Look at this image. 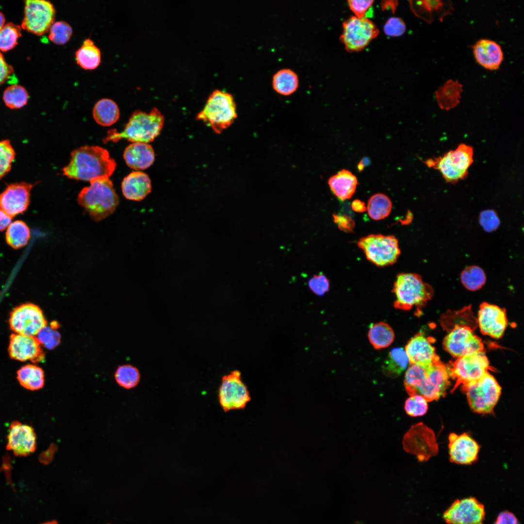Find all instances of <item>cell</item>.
Listing matches in <instances>:
<instances>
[{
	"label": "cell",
	"mask_w": 524,
	"mask_h": 524,
	"mask_svg": "<svg viewBox=\"0 0 524 524\" xmlns=\"http://www.w3.org/2000/svg\"><path fill=\"white\" fill-rule=\"evenodd\" d=\"M368 336L373 346L380 349L389 346L393 343L394 333L387 323L380 322L370 326Z\"/></svg>",
	"instance_id": "cell-34"
},
{
	"label": "cell",
	"mask_w": 524,
	"mask_h": 524,
	"mask_svg": "<svg viewBox=\"0 0 524 524\" xmlns=\"http://www.w3.org/2000/svg\"><path fill=\"white\" fill-rule=\"evenodd\" d=\"M351 206L352 210L357 213H363L366 211L365 203L359 199L354 200Z\"/></svg>",
	"instance_id": "cell-53"
},
{
	"label": "cell",
	"mask_w": 524,
	"mask_h": 524,
	"mask_svg": "<svg viewBox=\"0 0 524 524\" xmlns=\"http://www.w3.org/2000/svg\"><path fill=\"white\" fill-rule=\"evenodd\" d=\"M398 2L397 1H384L381 3V8L383 10H391L392 12H394Z\"/></svg>",
	"instance_id": "cell-54"
},
{
	"label": "cell",
	"mask_w": 524,
	"mask_h": 524,
	"mask_svg": "<svg viewBox=\"0 0 524 524\" xmlns=\"http://www.w3.org/2000/svg\"><path fill=\"white\" fill-rule=\"evenodd\" d=\"M444 349L457 358L483 351L484 345L480 337L470 327L455 326L443 341Z\"/></svg>",
	"instance_id": "cell-15"
},
{
	"label": "cell",
	"mask_w": 524,
	"mask_h": 524,
	"mask_svg": "<svg viewBox=\"0 0 524 524\" xmlns=\"http://www.w3.org/2000/svg\"><path fill=\"white\" fill-rule=\"evenodd\" d=\"M33 186L26 182L9 184L0 193V209L11 217L24 213L29 205Z\"/></svg>",
	"instance_id": "cell-18"
},
{
	"label": "cell",
	"mask_w": 524,
	"mask_h": 524,
	"mask_svg": "<svg viewBox=\"0 0 524 524\" xmlns=\"http://www.w3.org/2000/svg\"><path fill=\"white\" fill-rule=\"evenodd\" d=\"M21 35L19 26L12 23L5 24L0 30V50L7 51L13 49Z\"/></svg>",
	"instance_id": "cell-40"
},
{
	"label": "cell",
	"mask_w": 524,
	"mask_h": 524,
	"mask_svg": "<svg viewBox=\"0 0 524 524\" xmlns=\"http://www.w3.org/2000/svg\"><path fill=\"white\" fill-rule=\"evenodd\" d=\"M41 345L35 336L12 333L10 336L9 355L18 361L39 362L45 359Z\"/></svg>",
	"instance_id": "cell-20"
},
{
	"label": "cell",
	"mask_w": 524,
	"mask_h": 524,
	"mask_svg": "<svg viewBox=\"0 0 524 524\" xmlns=\"http://www.w3.org/2000/svg\"><path fill=\"white\" fill-rule=\"evenodd\" d=\"M373 2V0H350L348 1L350 9L354 13L355 16L359 18L366 17V14L371 7Z\"/></svg>",
	"instance_id": "cell-48"
},
{
	"label": "cell",
	"mask_w": 524,
	"mask_h": 524,
	"mask_svg": "<svg viewBox=\"0 0 524 524\" xmlns=\"http://www.w3.org/2000/svg\"><path fill=\"white\" fill-rule=\"evenodd\" d=\"M442 518L448 524H484V506L473 497L458 499L443 512Z\"/></svg>",
	"instance_id": "cell-16"
},
{
	"label": "cell",
	"mask_w": 524,
	"mask_h": 524,
	"mask_svg": "<svg viewBox=\"0 0 524 524\" xmlns=\"http://www.w3.org/2000/svg\"><path fill=\"white\" fill-rule=\"evenodd\" d=\"M328 184L333 194L343 201L350 198L355 193L358 180L350 171L342 169L329 179Z\"/></svg>",
	"instance_id": "cell-27"
},
{
	"label": "cell",
	"mask_w": 524,
	"mask_h": 524,
	"mask_svg": "<svg viewBox=\"0 0 524 524\" xmlns=\"http://www.w3.org/2000/svg\"><path fill=\"white\" fill-rule=\"evenodd\" d=\"M31 232L28 225L23 221L16 220L11 223L7 228L6 241L15 249L26 246L30 238Z\"/></svg>",
	"instance_id": "cell-35"
},
{
	"label": "cell",
	"mask_w": 524,
	"mask_h": 524,
	"mask_svg": "<svg viewBox=\"0 0 524 524\" xmlns=\"http://www.w3.org/2000/svg\"><path fill=\"white\" fill-rule=\"evenodd\" d=\"M55 9L52 3L45 0L25 1L22 28L33 34L41 35L49 31L54 22Z\"/></svg>",
	"instance_id": "cell-13"
},
{
	"label": "cell",
	"mask_w": 524,
	"mask_h": 524,
	"mask_svg": "<svg viewBox=\"0 0 524 524\" xmlns=\"http://www.w3.org/2000/svg\"><path fill=\"white\" fill-rule=\"evenodd\" d=\"M409 2L415 15L429 24L435 20L442 22L445 16L453 15L454 11L451 0H412Z\"/></svg>",
	"instance_id": "cell-23"
},
{
	"label": "cell",
	"mask_w": 524,
	"mask_h": 524,
	"mask_svg": "<svg viewBox=\"0 0 524 524\" xmlns=\"http://www.w3.org/2000/svg\"><path fill=\"white\" fill-rule=\"evenodd\" d=\"M299 80L297 74L292 70L284 68L278 71L273 76L272 86L278 94L289 96L298 88Z\"/></svg>",
	"instance_id": "cell-33"
},
{
	"label": "cell",
	"mask_w": 524,
	"mask_h": 524,
	"mask_svg": "<svg viewBox=\"0 0 524 524\" xmlns=\"http://www.w3.org/2000/svg\"><path fill=\"white\" fill-rule=\"evenodd\" d=\"M493 524H519L516 516L508 511L500 512Z\"/></svg>",
	"instance_id": "cell-51"
},
{
	"label": "cell",
	"mask_w": 524,
	"mask_h": 524,
	"mask_svg": "<svg viewBox=\"0 0 524 524\" xmlns=\"http://www.w3.org/2000/svg\"><path fill=\"white\" fill-rule=\"evenodd\" d=\"M70 162L63 168V175L69 179L89 181L101 177L109 178L116 163L105 148L84 146L73 150Z\"/></svg>",
	"instance_id": "cell-2"
},
{
	"label": "cell",
	"mask_w": 524,
	"mask_h": 524,
	"mask_svg": "<svg viewBox=\"0 0 524 524\" xmlns=\"http://www.w3.org/2000/svg\"><path fill=\"white\" fill-rule=\"evenodd\" d=\"M164 116L157 108L147 113L139 110L131 115L128 122L121 131L111 130L103 141L117 142L125 139L132 143H148L160 133L164 124Z\"/></svg>",
	"instance_id": "cell-3"
},
{
	"label": "cell",
	"mask_w": 524,
	"mask_h": 524,
	"mask_svg": "<svg viewBox=\"0 0 524 524\" xmlns=\"http://www.w3.org/2000/svg\"><path fill=\"white\" fill-rule=\"evenodd\" d=\"M333 218L339 229L346 232H353L355 222L351 217L344 214L334 213Z\"/></svg>",
	"instance_id": "cell-49"
},
{
	"label": "cell",
	"mask_w": 524,
	"mask_h": 524,
	"mask_svg": "<svg viewBox=\"0 0 524 524\" xmlns=\"http://www.w3.org/2000/svg\"><path fill=\"white\" fill-rule=\"evenodd\" d=\"M121 188L123 195L126 199L139 201L150 193L151 180L145 173L133 171L123 179Z\"/></svg>",
	"instance_id": "cell-25"
},
{
	"label": "cell",
	"mask_w": 524,
	"mask_h": 524,
	"mask_svg": "<svg viewBox=\"0 0 524 524\" xmlns=\"http://www.w3.org/2000/svg\"><path fill=\"white\" fill-rule=\"evenodd\" d=\"M477 322L481 332L494 339L501 338L508 326L505 310L487 302L480 305Z\"/></svg>",
	"instance_id": "cell-19"
},
{
	"label": "cell",
	"mask_w": 524,
	"mask_h": 524,
	"mask_svg": "<svg viewBox=\"0 0 524 524\" xmlns=\"http://www.w3.org/2000/svg\"><path fill=\"white\" fill-rule=\"evenodd\" d=\"M392 209L390 198L385 194L378 193L372 196L367 203L366 210L369 216L375 220L387 217Z\"/></svg>",
	"instance_id": "cell-36"
},
{
	"label": "cell",
	"mask_w": 524,
	"mask_h": 524,
	"mask_svg": "<svg viewBox=\"0 0 524 524\" xmlns=\"http://www.w3.org/2000/svg\"><path fill=\"white\" fill-rule=\"evenodd\" d=\"M36 338L41 345L49 350L53 349L58 346L61 339L59 333L48 326L39 332Z\"/></svg>",
	"instance_id": "cell-44"
},
{
	"label": "cell",
	"mask_w": 524,
	"mask_h": 524,
	"mask_svg": "<svg viewBox=\"0 0 524 524\" xmlns=\"http://www.w3.org/2000/svg\"><path fill=\"white\" fill-rule=\"evenodd\" d=\"M378 33L375 24L368 17L352 16L343 22L340 40L348 52H358L376 38Z\"/></svg>",
	"instance_id": "cell-10"
},
{
	"label": "cell",
	"mask_w": 524,
	"mask_h": 524,
	"mask_svg": "<svg viewBox=\"0 0 524 524\" xmlns=\"http://www.w3.org/2000/svg\"><path fill=\"white\" fill-rule=\"evenodd\" d=\"M393 292L395 296L394 307L404 311L425 306L433 295L431 286L425 282L420 275L413 273L399 274Z\"/></svg>",
	"instance_id": "cell-6"
},
{
	"label": "cell",
	"mask_w": 524,
	"mask_h": 524,
	"mask_svg": "<svg viewBox=\"0 0 524 524\" xmlns=\"http://www.w3.org/2000/svg\"><path fill=\"white\" fill-rule=\"evenodd\" d=\"M42 524H58L57 522L55 521H52L48 522L43 523Z\"/></svg>",
	"instance_id": "cell-56"
},
{
	"label": "cell",
	"mask_w": 524,
	"mask_h": 524,
	"mask_svg": "<svg viewBox=\"0 0 524 524\" xmlns=\"http://www.w3.org/2000/svg\"><path fill=\"white\" fill-rule=\"evenodd\" d=\"M404 409L407 414L410 416H422L427 411V401L420 395H411L406 400Z\"/></svg>",
	"instance_id": "cell-43"
},
{
	"label": "cell",
	"mask_w": 524,
	"mask_h": 524,
	"mask_svg": "<svg viewBox=\"0 0 524 524\" xmlns=\"http://www.w3.org/2000/svg\"><path fill=\"white\" fill-rule=\"evenodd\" d=\"M385 34L391 37H397L403 35L406 30V26L404 21L397 17L389 18L384 26Z\"/></svg>",
	"instance_id": "cell-46"
},
{
	"label": "cell",
	"mask_w": 524,
	"mask_h": 524,
	"mask_svg": "<svg viewBox=\"0 0 524 524\" xmlns=\"http://www.w3.org/2000/svg\"><path fill=\"white\" fill-rule=\"evenodd\" d=\"M4 25L5 18L3 15L0 12V30L2 29V28L4 26Z\"/></svg>",
	"instance_id": "cell-55"
},
{
	"label": "cell",
	"mask_w": 524,
	"mask_h": 524,
	"mask_svg": "<svg viewBox=\"0 0 524 524\" xmlns=\"http://www.w3.org/2000/svg\"><path fill=\"white\" fill-rule=\"evenodd\" d=\"M77 64L85 70L97 68L101 62V52L99 48L90 38L85 39L75 52Z\"/></svg>",
	"instance_id": "cell-29"
},
{
	"label": "cell",
	"mask_w": 524,
	"mask_h": 524,
	"mask_svg": "<svg viewBox=\"0 0 524 524\" xmlns=\"http://www.w3.org/2000/svg\"><path fill=\"white\" fill-rule=\"evenodd\" d=\"M473 147L460 144L442 156L423 161L428 167L439 170L447 182L455 184L465 179L474 162Z\"/></svg>",
	"instance_id": "cell-7"
},
{
	"label": "cell",
	"mask_w": 524,
	"mask_h": 524,
	"mask_svg": "<svg viewBox=\"0 0 524 524\" xmlns=\"http://www.w3.org/2000/svg\"><path fill=\"white\" fill-rule=\"evenodd\" d=\"M241 375L240 371L234 370L222 377L218 397L225 412L243 409L250 401L249 391Z\"/></svg>",
	"instance_id": "cell-12"
},
{
	"label": "cell",
	"mask_w": 524,
	"mask_h": 524,
	"mask_svg": "<svg viewBox=\"0 0 524 524\" xmlns=\"http://www.w3.org/2000/svg\"><path fill=\"white\" fill-rule=\"evenodd\" d=\"M237 116L233 96L216 89L209 95L203 109L197 114L196 119L202 121L215 133L220 134L234 122Z\"/></svg>",
	"instance_id": "cell-5"
},
{
	"label": "cell",
	"mask_w": 524,
	"mask_h": 524,
	"mask_svg": "<svg viewBox=\"0 0 524 524\" xmlns=\"http://www.w3.org/2000/svg\"><path fill=\"white\" fill-rule=\"evenodd\" d=\"M450 377L449 367L439 360L426 366L410 364L404 383L409 395H420L431 402L445 394Z\"/></svg>",
	"instance_id": "cell-1"
},
{
	"label": "cell",
	"mask_w": 524,
	"mask_h": 524,
	"mask_svg": "<svg viewBox=\"0 0 524 524\" xmlns=\"http://www.w3.org/2000/svg\"><path fill=\"white\" fill-rule=\"evenodd\" d=\"M90 183L80 192L77 201L94 221L98 222L114 212L119 198L109 178H98Z\"/></svg>",
	"instance_id": "cell-4"
},
{
	"label": "cell",
	"mask_w": 524,
	"mask_h": 524,
	"mask_svg": "<svg viewBox=\"0 0 524 524\" xmlns=\"http://www.w3.org/2000/svg\"><path fill=\"white\" fill-rule=\"evenodd\" d=\"M12 67L5 61L0 52V85L4 83L13 74Z\"/></svg>",
	"instance_id": "cell-50"
},
{
	"label": "cell",
	"mask_w": 524,
	"mask_h": 524,
	"mask_svg": "<svg viewBox=\"0 0 524 524\" xmlns=\"http://www.w3.org/2000/svg\"><path fill=\"white\" fill-rule=\"evenodd\" d=\"M471 47L475 59L479 65L490 70L499 69L504 56L502 48L497 42L482 38Z\"/></svg>",
	"instance_id": "cell-24"
},
{
	"label": "cell",
	"mask_w": 524,
	"mask_h": 524,
	"mask_svg": "<svg viewBox=\"0 0 524 524\" xmlns=\"http://www.w3.org/2000/svg\"><path fill=\"white\" fill-rule=\"evenodd\" d=\"M462 284L469 290L475 291L480 289L485 283L486 277L484 270L480 267L472 265L466 267L461 273Z\"/></svg>",
	"instance_id": "cell-37"
},
{
	"label": "cell",
	"mask_w": 524,
	"mask_h": 524,
	"mask_svg": "<svg viewBox=\"0 0 524 524\" xmlns=\"http://www.w3.org/2000/svg\"><path fill=\"white\" fill-rule=\"evenodd\" d=\"M462 390L466 393L471 409L480 414L492 413L501 394V386L489 372Z\"/></svg>",
	"instance_id": "cell-8"
},
{
	"label": "cell",
	"mask_w": 524,
	"mask_h": 524,
	"mask_svg": "<svg viewBox=\"0 0 524 524\" xmlns=\"http://www.w3.org/2000/svg\"><path fill=\"white\" fill-rule=\"evenodd\" d=\"M115 379L121 387L130 389L136 387L138 384L140 375L139 370L131 365H123L119 366L115 374Z\"/></svg>",
	"instance_id": "cell-39"
},
{
	"label": "cell",
	"mask_w": 524,
	"mask_h": 524,
	"mask_svg": "<svg viewBox=\"0 0 524 524\" xmlns=\"http://www.w3.org/2000/svg\"><path fill=\"white\" fill-rule=\"evenodd\" d=\"M309 287L315 295H323L329 289V282L322 273L314 275L308 282Z\"/></svg>",
	"instance_id": "cell-47"
},
{
	"label": "cell",
	"mask_w": 524,
	"mask_h": 524,
	"mask_svg": "<svg viewBox=\"0 0 524 524\" xmlns=\"http://www.w3.org/2000/svg\"><path fill=\"white\" fill-rule=\"evenodd\" d=\"M432 343L430 338L422 333L412 337L405 348L409 363L426 366L439 360Z\"/></svg>",
	"instance_id": "cell-22"
},
{
	"label": "cell",
	"mask_w": 524,
	"mask_h": 524,
	"mask_svg": "<svg viewBox=\"0 0 524 524\" xmlns=\"http://www.w3.org/2000/svg\"><path fill=\"white\" fill-rule=\"evenodd\" d=\"M16 153L9 140L0 141V180L10 171Z\"/></svg>",
	"instance_id": "cell-42"
},
{
	"label": "cell",
	"mask_w": 524,
	"mask_h": 524,
	"mask_svg": "<svg viewBox=\"0 0 524 524\" xmlns=\"http://www.w3.org/2000/svg\"><path fill=\"white\" fill-rule=\"evenodd\" d=\"M449 368L450 377L456 380L452 392L479 379L491 369L484 351L457 358Z\"/></svg>",
	"instance_id": "cell-11"
},
{
	"label": "cell",
	"mask_w": 524,
	"mask_h": 524,
	"mask_svg": "<svg viewBox=\"0 0 524 524\" xmlns=\"http://www.w3.org/2000/svg\"><path fill=\"white\" fill-rule=\"evenodd\" d=\"M10 328L15 333L35 336L45 327L47 321L42 310L33 303L22 304L10 313Z\"/></svg>",
	"instance_id": "cell-14"
},
{
	"label": "cell",
	"mask_w": 524,
	"mask_h": 524,
	"mask_svg": "<svg viewBox=\"0 0 524 524\" xmlns=\"http://www.w3.org/2000/svg\"><path fill=\"white\" fill-rule=\"evenodd\" d=\"M119 109L113 100L103 98L98 101L93 109V116L96 122L103 126H110L119 117Z\"/></svg>",
	"instance_id": "cell-31"
},
{
	"label": "cell",
	"mask_w": 524,
	"mask_h": 524,
	"mask_svg": "<svg viewBox=\"0 0 524 524\" xmlns=\"http://www.w3.org/2000/svg\"><path fill=\"white\" fill-rule=\"evenodd\" d=\"M357 245L367 259L379 267L394 264L400 254L398 240L392 235L369 234L360 238Z\"/></svg>",
	"instance_id": "cell-9"
},
{
	"label": "cell",
	"mask_w": 524,
	"mask_h": 524,
	"mask_svg": "<svg viewBox=\"0 0 524 524\" xmlns=\"http://www.w3.org/2000/svg\"><path fill=\"white\" fill-rule=\"evenodd\" d=\"M125 161L131 168L139 171L149 167L155 160L152 146L147 143H132L125 149Z\"/></svg>",
	"instance_id": "cell-26"
},
{
	"label": "cell",
	"mask_w": 524,
	"mask_h": 524,
	"mask_svg": "<svg viewBox=\"0 0 524 524\" xmlns=\"http://www.w3.org/2000/svg\"><path fill=\"white\" fill-rule=\"evenodd\" d=\"M28 93L22 86L13 84L8 87L3 94V99L6 106L12 109H19L26 105Z\"/></svg>",
	"instance_id": "cell-38"
},
{
	"label": "cell",
	"mask_w": 524,
	"mask_h": 524,
	"mask_svg": "<svg viewBox=\"0 0 524 524\" xmlns=\"http://www.w3.org/2000/svg\"><path fill=\"white\" fill-rule=\"evenodd\" d=\"M12 217L0 209V231L5 230L11 224Z\"/></svg>",
	"instance_id": "cell-52"
},
{
	"label": "cell",
	"mask_w": 524,
	"mask_h": 524,
	"mask_svg": "<svg viewBox=\"0 0 524 524\" xmlns=\"http://www.w3.org/2000/svg\"><path fill=\"white\" fill-rule=\"evenodd\" d=\"M479 223L483 229L488 232L496 230L500 224L498 216L492 210H486L481 212Z\"/></svg>",
	"instance_id": "cell-45"
},
{
	"label": "cell",
	"mask_w": 524,
	"mask_h": 524,
	"mask_svg": "<svg viewBox=\"0 0 524 524\" xmlns=\"http://www.w3.org/2000/svg\"><path fill=\"white\" fill-rule=\"evenodd\" d=\"M409 360L405 349L394 348L390 351L384 361L382 370L386 376L395 378L409 367Z\"/></svg>",
	"instance_id": "cell-30"
},
{
	"label": "cell",
	"mask_w": 524,
	"mask_h": 524,
	"mask_svg": "<svg viewBox=\"0 0 524 524\" xmlns=\"http://www.w3.org/2000/svg\"><path fill=\"white\" fill-rule=\"evenodd\" d=\"M49 31V40L55 44L58 45L66 43L70 39L73 33L71 26L64 21L54 22Z\"/></svg>",
	"instance_id": "cell-41"
},
{
	"label": "cell",
	"mask_w": 524,
	"mask_h": 524,
	"mask_svg": "<svg viewBox=\"0 0 524 524\" xmlns=\"http://www.w3.org/2000/svg\"><path fill=\"white\" fill-rule=\"evenodd\" d=\"M6 448L16 457H26L36 448V435L33 428L27 424L14 421L10 425Z\"/></svg>",
	"instance_id": "cell-17"
},
{
	"label": "cell",
	"mask_w": 524,
	"mask_h": 524,
	"mask_svg": "<svg viewBox=\"0 0 524 524\" xmlns=\"http://www.w3.org/2000/svg\"><path fill=\"white\" fill-rule=\"evenodd\" d=\"M16 378L19 384L29 390H38L44 385V372L41 367L34 364L21 367L17 372Z\"/></svg>",
	"instance_id": "cell-32"
},
{
	"label": "cell",
	"mask_w": 524,
	"mask_h": 524,
	"mask_svg": "<svg viewBox=\"0 0 524 524\" xmlns=\"http://www.w3.org/2000/svg\"><path fill=\"white\" fill-rule=\"evenodd\" d=\"M463 85L458 81L449 79L435 91L438 105L442 110L448 111L459 103Z\"/></svg>",
	"instance_id": "cell-28"
},
{
	"label": "cell",
	"mask_w": 524,
	"mask_h": 524,
	"mask_svg": "<svg viewBox=\"0 0 524 524\" xmlns=\"http://www.w3.org/2000/svg\"><path fill=\"white\" fill-rule=\"evenodd\" d=\"M449 439V454L451 462L469 465L475 462L478 457L479 446L466 433L460 435L451 433Z\"/></svg>",
	"instance_id": "cell-21"
}]
</instances>
